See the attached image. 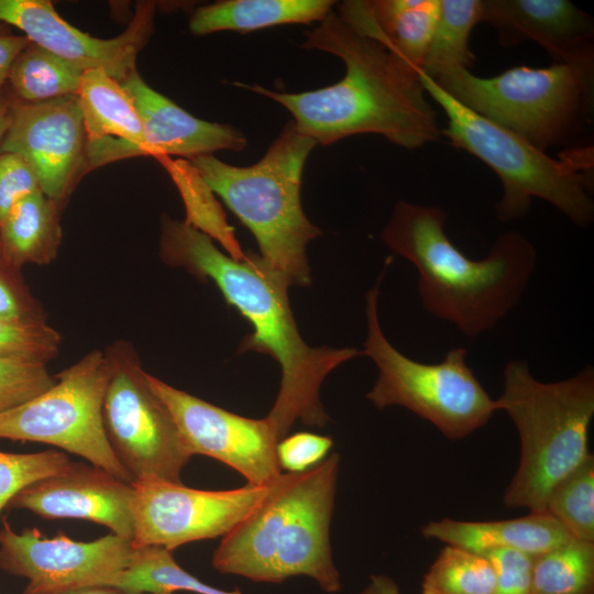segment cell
I'll return each instance as SVG.
<instances>
[{
    "mask_svg": "<svg viewBox=\"0 0 594 594\" xmlns=\"http://www.w3.org/2000/svg\"><path fill=\"white\" fill-rule=\"evenodd\" d=\"M160 255L199 280L212 282L227 304L252 326L239 353L267 354L280 366L279 391L266 418L278 440L296 421L323 427L329 417L320 402V386L340 364L363 355L355 348H311L301 338L288 298V283L258 254L245 252L234 260L213 240L185 221L162 217Z\"/></svg>",
    "mask_w": 594,
    "mask_h": 594,
    "instance_id": "1",
    "label": "cell"
},
{
    "mask_svg": "<svg viewBox=\"0 0 594 594\" xmlns=\"http://www.w3.org/2000/svg\"><path fill=\"white\" fill-rule=\"evenodd\" d=\"M301 47L339 57L345 65L343 78L302 92L234 85L282 105L293 116L296 129L317 145L374 133L398 146L417 148L440 138L437 113L426 98L419 72L355 30L337 11L306 33Z\"/></svg>",
    "mask_w": 594,
    "mask_h": 594,
    "instance_id": "2",
    "label": "cell"
},
{
    "mask_svg": "<svg viewBox=\"0 0 594 594\" xmlns=\"http://www.w3.org/2000/svg\"><path fill=\"white\" fill-rule=\"evenodd\" d=\"M446 211L399 200L381 238L418 271L422 307L474 338L493 329L521 299L535 271L534 245L518 231L501 234L472 260L444 231Z\"/></svg>",
    "mask_w": 594,
    "mask_h": 594,
    "instance_id": "3",
    "label": "cell"
},
{
    "mask_svg": "<svg viewBox=\"0 0 594 594\" xmlns=\"http://www.w3.org/2000/svg\"><path fill=\"white\" fill-rule=\"evenodd\" d=\"M340 455L300 473L282 474L264 499L221 541L212 556L223 574L279 583L304 575L328 593L341 590L330 525Z\"/></svg>",
    "mask_w": 594,
    "mask_h": 594,
    "instance_id": "4",
    "label": "cell"
},
{
    "mask_svg": "<svg viewBox=\"0 0 594 594\" xmlns=\"http://www.w3.org/2000/svg\"><path fill=\"white\" fill-rule=\"evenodd\" d=\"M496 403L514 422L520 441L518 468L503 502L510 508L546 512L554 487L592 454L594 369L586 365L569 378L541 382L524 360H512L503 371Z\"/></svg>",
    "mask_w": 594,
    "mask_h": 594,
    "instance_id": "5",
    "label": "cell"
},
{
    "mask_svg": "<svg viewBox=\"0 0 594 594\" xmlns=\"http://www.w3.org/2000/svg\"><path fill=\"white\" fill-rule=\"evenodd\" d=\"M316 145L290 120L251 166H233L213 154L189 160L212 193L252 232L262 261L289 287L310 285L307 245L322 234L306 217L300 200L302 170Z\"/></svg>",
    "mask_w": 594,
    "mask_h": 594,
    "instance_id": "6",
    "label": "cell"
},
{
    "mask_svg": "<svg viewBox=\"0 0 594 594\" xmlns=\"http://www.w3.org/2000/svg\"><path fill=\"white\" fill-rule=\"evenodd\" d=\"M426 94L443 110L447 128L441 130L451 145L464 150L488 165L498 176L503 194L496 205L497 218H522L532 199H542L579 227L594 218L593 146H571L557 158L517 134L466 108L432 78L419 72Z\"/></svg>",
    "mask_w": 594,
    "mask_h": 594,
    "instance_id": "7",
    "label": "cell"
},
{
    "mask_svg": "<svg viewBox=\"0 0 594 594\" xmlns=\"http://www.w3.org/2000/svg\"><path fill=\"white\" fill-rule=\"evenodd\" d=\"M432 79L466 108L542 151L571 143L593 110L594 61L515 66L490 78L457 67Z\"/></svg>",
    "mask_w": 594,
    "mask_h": 594,
    "instance_id": "8",
    "label": "cell"
},
{
    "mask_svg": "<svg viewBox=\"0 0 594 594\" xmlns=\"http://www.w3.org/2000/svg\"><path fill=\"white\" fill-rule=\"evenodd\" d=\"M385 271L366 294L367 336L362 353L378 370L366 398L378 408H407L449 440L464 439L498 411L496 399L468 365L466 349L453 348L441 362L424 363L406 356L388 341L378 319V287Z\"/></svg>",
    "mask_w": 594,
    "mask_h": 594,
    "instance_id": "9",
    "label": "cell"
},
{
    "mask_svg": "<svg viewBox=\"0 0 594 594\" xmlns=\"http://www.w3.org/2000/svg\"><path fill=\"white\" fill-rule=\"evenodd\" d=\"M109 376L106 352L90 351L54 375L45 392L0 414V439L50 444L133 483L112 451L103 426Z\"/></svg>",
    "mask_w": 594,
    "mask_h": 594,
    "instance_id": "10",
    "label": "cell"
},
{
    "mask_svg": "<svg viewBox=\"0 0 594 594\" xmlns=\"http://www.w3.org/2000/svg\"><path fill=\"white\" fill-rule=\"evenodd\" d=\"M105 352L110 376L102 418L118 461L133 482L157 477L182 483L193 455L168 408L151 388L136 350L118 340Z\"/></svg>",
    "mask_w": 594,
    "mask_h": 594,
    "instance_id": "11",
    "label": "cell"
},
{
    "mask_svg": "<svg viewBox=\"0 0 594 594\" xmlns=\"http://www.w3.org/2000/svg\"><path fill=\"white\" fill-rule=\"evenodd\" d=\"M272 484L209 491L157 477L136 480L132 546L173 551L189 542L222 538L264 499Z\"/></svg>",
    "mask_w": 594,
    "mask_h": 594,
    "instance_id": "12",
    "label": "cell"
},
{
    "mask_svg": "<svg viewBox=\"0 0 594 594\" xmlns=\"http://www.w3.org/2000/svg\"><path fill=\"white\" fill-rule=\"evenodd\" d=\"M132 540L109 534L94 541L45 538L35 528L16 532L3 519L0 569L28 579L23 594H55L86 586L113 587L134 557Z\"/></svg>",
    "mask_w": 594,
    "mask_h": 594,
    "instance_id": "13",
    "label": "cell"
},
{
    "mask_svg": "<svg viewBox=\"0 0 594 594\" xmlns=\"http://www.w3.org/2000/svg\"><path fill=\"white\" fill-rule=\"evenodd\" d=\"M153 392L166 405L191 455L201 454L240 473L246 484L266 486L283 473L278 465V438L265 417L248 418L146 374Z\"/></svg>",
    "mask_w": 594,
    "mask_h": 594,
    "instance_id": "14",
    "label": "cell"
},
{
    "mask_svg": "<svg viewBox=\"0 0 594 594\" xmlns=\"http://www.w3.org/2000/svg\"><path fill=\"white\" fill-rule=\"evenodd\" d=\"M9 114L0 153L23 158L41 191L63 207L86 173L87 135L77 95L41 102L11 97Z\"/></svg>",
    "mask_w": 594,
    "mask_h": 594,
    "instance_id": "15",
    "label": "cell"
},
{
    "mask_svg": "<svg viewBox=\"0 0 594 594\" xmlns=\"http://www.w3.org/2000/svg\"><path fill=\"white\" fill-rule=\"evenodd\" d=\"M154 13L153 2H141L120 35L98 38L61 18L51 1L0 0V22L19 29L30 42L81 72L103 69L119 82L136 69V56L153 32Z\"/></svg>",
    "mask_w": 594,
    "mask_h": 594,
    "instance_id": "16",
    "label": "cell"
},
{
    "mask_svg": "<svg viewBox=\"0 0 594 594\" xmlns=\"http://www.w3.org/2000/svg\"><path fill=\"white\" fill-rule=\"evenodd\" d=\"M132 483L89 462H70L19 492L7 509L29 510L44 519L88 520L132 540Z\"/></svg>",
    "mask_w": 594,
    "mask_h": 594,
    "instance_id": "17",
    "label": "cell"
},
{
    "mask_svg": "<svg viewBox=\"0 0 594 594\" xmlns=\"http://www.w3.org/2000/svg\"><path fill=\"white\" fill-rule=\"evenodd\" d=\"M481 22L503 46L534 41L557 62L594 61L593 18L568 0H481Z\"/></svg>",
    "mask_w": 594,
    "mask_h": 594,
    "instance_id": "18",
    "label": "cell"
},
{
    "mask_svg": "<svg viewBox=\"0 0 594 594\" xmlns=\"http://www.w3.org/2000/svg\"><path fill=\"white\" fill-rule=\"evenodd\" d=\"M143 125L141 155L183 156L187 161L219 150L241 151L248 142L234 127L196 118L151 88L133 70L122 82Z\"/></svg>",
    "mask_w": 594,
    "mask_h": 594,
    "instance_id": "19",
    "label": "cell"
},
{
    "mask_svg": "<svg viewBox=\"0 0 594 594\" xmlns=\"http://www.w3.org/2000/svg\"><path fill=\"white\" fill-rule=\"evenodd\" d=\"M77 98L87 135L86 173L141 155L142 121L121 82L103 69L85 70Z\"/></svg>",
    "mask_w": 594,
    "mask_h": 594,
    "instance_id": "20",
    "label": "cell"
},
{
    "mask_svg": "<svg viewBox=\"0 0 594 594\" xmlns=\"http://www.w3.org/2000/svg\"><path fill=\"white\" fill-rule=\"evenodd\" d=\"M440 0H348L337 13L417 72L422 69Z\"/></svg>",
    "mask_w": 594,
    "mask_h": 594,
    "instance_id": "21",
    "label": "cell"
},
{
    "mask_svg": "<svg viewBox=\"0 0 594 594\" xmlns=\"http://www.w3.org/2000/svg\"><path fill=\"white\" fill-rule=\"evenodd\" d=\"M421 535L481 554L494 549H510L530 557H537L573 538L547 512L491 521L430 520L421 527Z\"/></svg>",
    "mask_w": 594,
    "mask_h": 594,
    "instance_id": "22",
    "label": "cell"
},
{
    "mask_svg": "<svg viewBox=\"0 0 594 594\" xmlns=\"http://www.w3.org/2000/svg\"><path fill=\"white\" fill-rule=\"evenodd\" d=\"M331 0H224L198 7L190 32L206 35L220 31L241 33L282 24L321 22L332 11Z\"/></svg>",
    "mask_w": 594,
    "mask_h": 594,
    "instance_id": "23",
    "label": "cell"
},
{
    "mask_svg": "<svg viewBox=\"0 0 594 594\" xmlns=\"http://www.w3.org/2000/svg\"><path fill=\"white\" fill-rule=\"evenodd\" d=\"M62 207L41 189L19 201L0 223V255L12 267L52 263L62 242Z\"/></svg>",
    "mask_w": 594,
    "mask_h": 594,
    "instance_id": "24",
    "label": "cell"
},
{
    "mask_svg": "<svg viewBox=\"0 0 594 594\" xmlns=\"http://www.w3.org/2000/svg\"><path fill=\"white\" fill-rule=\"evenodd\" d=\"M82 73L30 42L12 63L7 81L13 98L23 102H41L77 95Z\"/></svg>",
    "mask_w": 594,
    "mask_h": 594,
    "instance_id": "25",
    "label": "cell"
},
{
    "mask_svg": "<svg viewBox=\"0 0 594 594\" xmlns=\"http://www.w3.org/2000/svg\"><path fill=\"white\" fill-rule=\"evenodd\" d=\"M166 168L183 199L185 222L216 240L234 260H242L245 252L235 238L234 229L195 167L187 160H172L169 156H156Z\"/></svg>",
    "mask_w": 594,
    "mask_h": 594,
    "instance_id": "26",
    "label": "cell"
},
{
    "mask_svg": "<svg viewBox=\"0 0 594 594\" xmlns=\"http://www.w3.org/2000/svg\"><path fill=\"white\" fill-rule=\"evenodd\" d=\"M481 22V0H440V12L421 72L435 78L461 67L469 69L475 56L470 50L472 29Z\"/></svg>",
    "mask_w": 594,
    "mask_h": 594,
    "instance_id": "27",
    "label": "cell"
},
{
    "mask_svg": "<svg viewBox=\"0 0 594 594\" xmlns=\"http://www.w3.org/2000/svg\"><path fill=\"white\" fill-rule=\"evenodd\" d=\"M116 588L125 594H174L188 591L197 594H242L208 585L184 570L172 551L150 546L135 549L131 565L117 581Z\"/></svg>",
    "mask_w": 594,
    "mask_h": 594,
    "instance_id": "28",
    "label": "cell"
},
{
    "mask_svg": "<svg viewBox=\"0 0 594 594\" xmlns=\"http://www.w3.org/2000/svg\"><path fill=\"white\" fill-rule=\"evenodd\" d=\"M531 594H594V542L571 538L534 557Z\"/></svg>",
    "mask_w": 594,
    "mask_h": 594,
    "instance_id": "29",
    "label": "cell"
},
{
    "mask_svg": "<svg viewBox=\"0 0 594 594\" xmlns=\"http://www.w3.org/2000/svg\"><path fill=\"white\" fill-rule=\"evenodd\" d=\"M495 571L476 552L446 544L425 574L421 594H494Z\"/></svg>",
    "mask_w": 594,
    "mask_h": 594,
    "instance_id": "30",
    "label": "cell"
},
{
    "mask_svg": "<svg viewBox=\"0 0 594 594\" xmlns=\"http://www.w3.org/2000/svg\"><path fill=\"white\" fill-rule=\"evenodd\" d=\"M546 512L571 537L594 542V457L593 454L551 492Z\"/></svg>",
    "mask_w": 594,
    "mask_h": 594,
    "instance_id": "31",
    "label": "cell"
},
{
    "mask_svg": "<svg viewBox=\"0 0 594 594\" xmlns=\"http://www.w3.org/2000/svg\"><path fill=\"white\" fill-rule=\"evenodd\" d=\"M70 462L67 454L57 449L35 453L0 451V513L19 492L61 472Z\"/></svg>",
    "mask_w": 594,
    "mask_h": 594,
    "instance_id": "32",
    "label": "cell"
},
{
    "mask_svg": "<svg viewBox=\"0 0 594 594\" xmlns=\"http://www.w3.org/2000/svg\"><path fill=\"white\" fill-rule=\"evenodd\" d=\"M61 343V333L47 322L0 318V359L48 363L58 354Z\"/></svg>",
    "mask_w": 594,
    "mask_h": 594,
    "instance_id": "33",
    "label": "cell"
},
{
    "mask_svg": "<svg viewBox=\"0 0 594 594\" xmlns=\"http://www.w3.org/2000/svg\"><path fill=\"white\" fill-rule=\"evenodd\" d=\"M54 381L47 363L0 359V414L42 394Z\"/></svg>",
    "mask_w": 594,
    "mask_h": 594,
    "instance_id": "34",
    "label": "cell"
},
{
    "mask_svg": "<svg viewBox=\"0 0 594 594\" xmlns=\"http://www.w3.org/2000/svg\"><path fill=\"white\" fill-rule=\"evenodd\" d=\"M0 318L19 322H47L41 302L24 283L21 271L0 255Z\"/></svg>",
    "mask_w": 594,
    "mask_h": 594,
    "instance_id": "35",
    "label": "cell"
},
{
    "mask_svg": "<svg viewBox=\"0 0 594 594\" xmlns=\"http://www.w3.org/2000/svg\"><path fill=\"white\" fill-rule=\"evenodd\" d=\"M333 441L312 432H296L278 441L276 455L280 470L305 472L327 458Z\"/></svg>",
    "mask_w": 594,
    "mask_h": 594,
    "instance_id": "36",
    "label": "cell"
},
{
    "mask_svg": "<svg viewBox=\"0 0 594 594\" xmlns=\"http://www.w3.org/2000/svg\"><path fill=\"white\" fill-rule=\"evenodd\" d=\"M483 556L495 571L494 594H531L534 557L510 549H494Z\"/></svg>",
    "mask_w": 594,
    "mask_h": 594,
    "instance_id": "37",
    "label": "cell"
},
{
    "mask_svg": "<svg viewBox=\"0 0 594 594\" xmlns=\"http://www.w3.org/2000/svg\"><path fill=\"white\" fill-rule=\"evenodd\" d=\"M32 168L12 153H0V223L23 198L38 190Z\"/></svg>",
    "mask_w": 594,
    "mask_h": 594,
    "instance_id": "38",
    "label": "cell"
},
{
    "mask_svg": "<svg viewBox=\"0 0 594 594\" xmlns=\"http://www.w3.org/2000/svg\"><path fill=\"white\" fill-rule=\"evenodd\" d=\"M6 25L0 22V89H3L8 80L12 63L30 43L23 34L16 35L9 32Z\"/></svg>",
    "mask_w": 594,
    "mask_h": 594,
    "instance_id": "39",
    "label": "cell"
},
{
    "mask_svg": "<svg viewBox=\"0 0 594 594\" xmlns=\"http://www.w3.org/2000/svg\"><path fill=\"white\" fill-rule=\"evenodd\" d=\"M360 594H402L398 584L384 574H372Z\"/></svg>",
    "mask_w": 594,
    "mask_h": 594,
    "instance_id": "40",
    "label": "cell"
},
{
    "mask_svg": "<svg viewBox=\"0 0 594 594\" xmlns=\"http://www.w3.org/2000/svg\"><path fill=\"white\" fill-rule=\"evenodd\" d=\"M55 594H125L122 591L111 586H86Z\"/></svg>",
    "mask_w": 594,
    "mask_h": 594,
    "instance_id": "41",
    "label": "cell"
},
{
    "mask_svg": "<svg viewBox=\"0 0 594 594\" xmlns=\"http://www.w3.org/2000/svg\"><path fill=\"white\" fill-rule=\"evenodd\" d=\"M9 121V97H6L3 89H0V146L7 132Z\"/></svg>",
    "mask_w": 594,
    "mask_h": 594,
    "instance_id": "42",
    "label": "cell"
}]
</instances>
